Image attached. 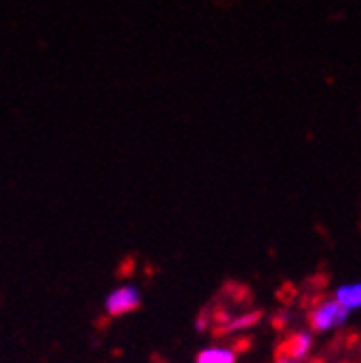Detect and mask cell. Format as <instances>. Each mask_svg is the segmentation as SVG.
<instances>
[{
	"instance_id": "obj_1",
	"label": "cell",
	"mask_w": 361,
	"mask_h": 363,
	"mask_svg": "<svg viewBox=\"0 0 361 363\" xmlns=\"http://www.w3.org/2000/svg\"><path fill=\"white\" fill-rule=\"evenodd\" d=\"M348 309L338 301H321L311 311H309V325L313 331H327L335 325H342Z\"/></svg>"
},
{
	"instance_id": "obj_6",
	"label": "cell",
	"mask_w": 361,
	"mask_h": 363,
	"mask_svg": "<svg viewBox=\"0 0 361 363\" xmlns=\"http://www.w3.org/2000/svg\"><path fill=\"white\" fill-rule=\"evenodd\" d=\"M260 318H262V311H260V309H257V311H247V313H243V315L232 318L230 325L225 327L221 333H230V331H238V329L253 327V325H257V323H260Z\"/></svg>"
},
{
	"instance_id": "obj_2",
	"label": "cell",
	"mask_w": 361,
	"mask_h": 363,
	"mask_svg": "<svg viewBox=\"0 0 361 363\" xmlns=\"http://www.w3.org/2000/svg\"><path fill=\"white\" fill-rule=\"evenodd\" d=\"M309 333H290L275 350V363H299L309 350Z\"/></svg>"
},
{
	"instance_id": "obj_5",
	"label": "cell",
	"mask_w": 361,
	"mask_h": 363,
	"mask_svg": "<svg viewBox=\"0 0 361 363\" xmlns=\"http://www.w3.org/2000/svg\"><path fill=\"white\" fill-rule=\"evenodd\" d=\"M234 361H236L234 350H228V348H208V350L199 352L195 363H234Z\"/></svg>"
},
{
	"instance_id": "obj_4",
	"label": "cell",
	"mask_w": 361,
	"mask_h": 363,
	"mask_svg": "<svg viewBox=\"0 0 361 363\" xmlns=\"http://www.w3.org/2000/svg\"><path fill=\"white\" fill-rule=\"evenodd\" d=\"M335 298L346 307V309H357L361 307V284H350L344 286L335 292Z\"/></svg>"
},
{
	"instance_id": "obj_7",
	"label": "cell",
	"mask_w": 361,
	"mask_h": 363,
	"mask_svg": "<svg viewBox=\"0 0 361 363\" xmlns=\"http://www.w3.org/2000/svg\"><path fill=\"white\" fill-rule=\"evenodd\" d=\"M214 5H221V7H228V5H232V3H236V0H212Z\"/></svg>"
},
{
	"instance_id": "obj_3",
	"label": "cell",
	"mask_w": 361,
	"mask_h": 363,
	"mask_svg": "<svg viewBox=\"0 0 361 363\" xmlns=\"http://www.w3.org/2000/svg\"><path fill=\"white\" fill-rule=\"evenodd\" d=\"M141 303V296L134 288H119L106 298V311L109 315H123L128 311H134Z\"/></svg>"
}]
</instances>
